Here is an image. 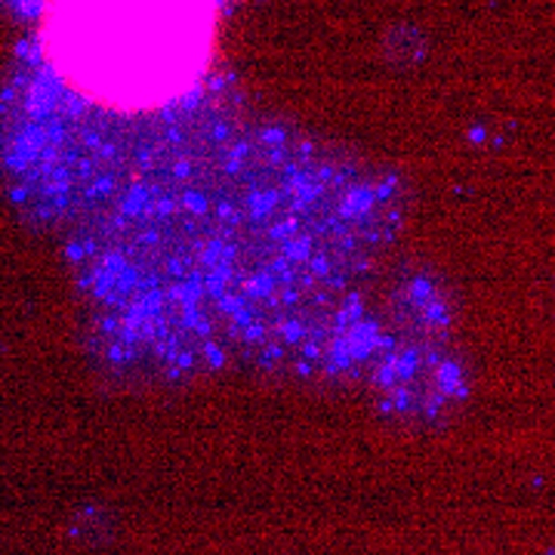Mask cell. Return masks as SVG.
Listing matches in <instances>:
<instances>
[{
	"mask_svg": "<svg viewBox=\"0 0 555 555\" xmlns=\"http://www.w3.org/2000/svg\"><path fill=\"white\" fill-rule=\"evenodd\" d=\"M40 47L80 105L118 118L170 115L210 72L217 0H50Z\"/></svg>",
	"mask_w": 555,
	"mask_h": 555,
	"instance_id": "1",
	"label": "cell"
}]
</instances>
